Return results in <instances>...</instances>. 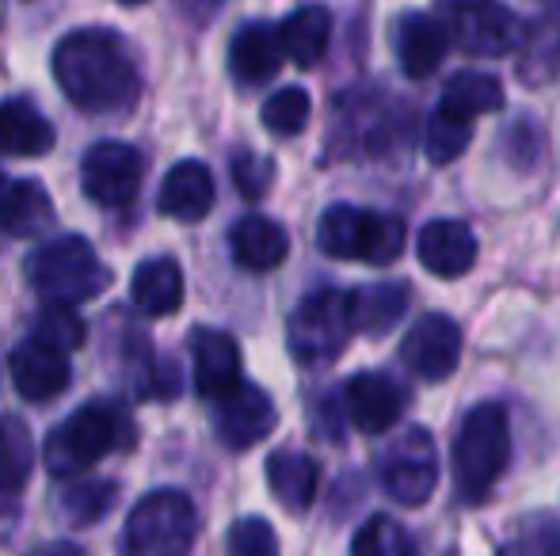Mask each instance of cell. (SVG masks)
<instances>
[{"mask_svg": "<svg viewBox=\"0 0 560 556\" xmlns=\"http://www.w3.org/2000/svg\"><path fill=\"white\" fill-rule=\"evenodd\" d=\"M54 76L69 104L92 115L130 111L138 99V69L118 35L104 27H81L61 38L54 50Z\"/></svg>", "mask_w": 560, "mask_h": 556, "instance_id": "obj_1", "label": "cell"}, {"mask_svg": "<svg viewBox=\"0 0 560 556\" xmlns=\"http://www.w3.org/2000/svg\"><path fill=\"white\" fill-rule=\"evenodd\" d=\"M511 458V427L508 412L495 401L477 404L469 416L462 419V430L454 438V488L465 504H480L492 492V484L500 481V473L508 469Z\"/></svg>", "mask_w": 560, "mask_h": 556, "instance_id": "obj_2", "label": "cell"}, {"mask_svg": "<svg viewBox=\"0 0 560 556\" xmlns=\"http://www.w3.org/2000/svg\"><path fill=\"white\" fill-rule=\"evenodd\" d=\"M317 245L332 260H362L374 268H389L405 252V217L339 202L320 214Z\"/></svg>", "mask_w": 560, "mask_h": 556, "instance_id": "obj_3", "label": "cell"}, {"mask_svg": "<svg viewBox=\"0 0 560 556\" xmlns=\"http://www.w3.org/2000/svg\"><path fill=\"white\" fill-rule=\"evenodd\" d=\"M27 279L50 305H77L104 294L112 271L84 237H58L27 260Z\"/></svg>", "mask_w": 560, "mask_h": 556, "instance_id": "obj_4", "label": "cell"}, {"mask_svg": "<svg viewBox=\"0 0 560 556\" xmlns=\"http://www.w3.org/2000/svg\"><path fill=\"white\" fill-rule=\"evenodd\" d=\"M199 534V511L179 488L138 499L122 530V556H187Z\"/></svg>", "mask_w": 560, "mask_h": 556, "instance_id": "obj_5", "label": "cell"}, {"mask_svg": "<svg viewBox=\"0 0 560 556\" xmlns=\"http://www.w3.org/2000/svg\"><path fill=\"white\" fill-rule=\"evenodd\" d=\"M351 294L343 289H317L310 294L287 324L290 355L302 366H328L351 343Z\"/></svg>", "mask_w": 560, "mask_h": 556, "instance_id": "obj_6", "label": "cell"}, {"mask_svg": "<svg viewBox=\"0 0 560 556\" xmlns=\"http://www.w3.org/2000/svg\"><path fill=\"white\" fill-rule=\"evenodd\" d=\"M118 442V412L107 404H84L66 423L46 435L43 446V465L50 476H81L89 473L96 461H104Z\"/></svg>", "mask_w": 560, "mask_h": 556, "instance_id": "obj_7", "label": "cell"}, {"mask_svg": "<svg viewBox=\"0 0 560 556\" xmlns=\"http://www.w3.org/2000/svg\"><path fill=\"white\" fill-rule=\"evenodd\" d=\"M439 23L446 43L477 58H503L523 43V20L495 0H446Z\"/></svg>", "mask_w": 560, "mask_h": 556, "instance_id": "obj_8", "label": "cell"}, {"mask_svg": "<svg viewBox=\"0 0 560 556\" xmlns=\"http://www.w3.org/2000/svg\"><path fill=\"white\" fill-rule=\"evenodd\" d=\"M141 153L126 141H96L81 161V187L96 206L126 210L141 191Z\"/></svg>", "mask_w": 560, "mask_h": 556, "instance_id": "obj_9", "label": "cell"}, {"mask_svg": "<svg viewBox=\"0 0 560 556\" xmlns=\"http://www.w3.org/2000/svg\"><path fill=\"white\" fill-rule=\"evenodd\" d=\"M382 484L400 507H423L439 484L435 442L423 427H412L393 442L382 461Z\"/></svg>", "mask_w": 560, "mask_h": 556, "instance_id": "obj_10", "label": "cell"}, {"mask_svg": "<svg viewBox=\"0 0 560 556\" xmlns=\"http://www.w3.org/2000/svg\"><path fill=\"white\" fill-rule=\"evenodd\" d=\"M462 358V328L446 312L420 317L400 340V363L420 381H443L457 370Z\"/></svg>", "mask_w": 560, "mask_h": 556, "instance_id": "obj_11", "label": "cell"}, {"mask_svg": "<svg viewBox=\"0 0 560 556\" xmlns=\"http://www.w3.org/2000/svg\"><path fill=\"white\" fill-rule=\"evenodd\" d=\"M275 423H279V412H275L271 397L259 386L241 381V386H233L225 397H218L214 427L229 450H248V446L264 442L275 430Z\"/></svg>", "mask_w": 560, "mask_h": 556, "instance_id": "obj_12", "label": "cell"}, {"mask_svg": "<svg viewBox=\"0 0 560 556\" xmlns=\"http://www.w3.org/2000/svg\"><path fill=\"white\" fill-rule=\"evenodd\" d=\"M8 374H12V386L23 401H54L58 393H66L73 370H69V358L54 347L27 340L20 347H12L8 355Z\"/></svg>", "mask_w": 560, "mask_h": 556, "instance_id": "obj_13", "label": "cell"}, {"mask_svg": "<svg viewBox=\"0 0 560 556\" xmlns=\"http://www.w3.org/2000/svg\"><path fill=\"white\" fill-rule=\"evenodd\" d=\"M347 419L362 430V435H385L405 412V389L385 374H354L343 386Z\"/></svg>", "mask_w": 560, "mask_h": 556, "instance_id": "obj_14", "label": "cell"}, {"mask_svg": "<svg viewBox=\"0 0 560 556\" xmlns=\"http://www.w3.org/2000/svg\"><path fill=\"white\" fill-rule=\"evenodd\" d=\"M416 256L435 279H462L477 263V237L465 222L439 217V222H428L420 229Z\"/></svg>", "mask_w": 560, "mask_h": 556, "instance_id": "obj_15", "label": "cell"}, {"mask_svg": "<svg viewBox=\"0 0 560 556\" xmlns=\"http://www.w3.org/2000/svg\"><path fill=\"white\" fill-rule=\"evenodd\" d=\"M191 366H195V389L210 401L225 397L233 386H241V347L229 332L218 328H199L191 335Z\"/></svg>", "mask_w": 560, "mask_h": 556, "instance_id": "obj_16", "label": "cell"}, {"mask_svg": "<svg viewBox=\"0 0 560 556\" xmlns=\"http://www.w3.org/2000/svg\"><path fill=\"white\" fill-rule=\"evenodd\" d=\"M393 46H397V58L405 76L412 81H423L431 76L446 58V31L439 23V15L428 12H408L397 20V31H393Z\"/></svg>", "mask_w": 560, "mask_h": 556, "instance_id": "obj_17", "label": "cell"}, {"mask_svg": "<svg viewBox=\"0 0 560 556\" xmlns=\"http://www.w3.org/2000/svg\"><path fill=\"white\" fill-rule=\"evenodd\" d=\"M54 222V202L38 179L0 176V229L8 237H43Z\"/></svg>", "mask_w": 560, "mask_h": 556, "instance_id": "obj_18", "label": "cell"}, {"mask_svg": "<svg viewBox=\"0 0 560 556\" xmlns=\"http://www.w3.org/2000/svg\"><path fill=\"white\" fill-rule=\"evenodd\" d=\"M214 206V176L202 161H179L161 184V214L172 222H202Z\"/></svg>", "mask_w": 560, "mask_h": 556, "instance_id": "obj_19", "label": "cell"}, {"mask_svg": "<svg viewBox=\"0 0 560 556\" xmlns=\"http://www.w3.org/2000/svg\"><path fill=\"white\" fill-rule=\"evenodd\" d=\"M229 248H233V260L244 271H275L290 252L287 229L279 222L264 214H248L233 225L229 233Z\"/></svg>", "mask_w": 560, "mask_h": 556, "instance_id": "obj_20", "label": "cell"}, {"mask_svg": "<svg viewBox=\"0 0 560 556\" xmlns=\"http://www.w3.org/2000/svg\"><path fill=\"white\" fill-rule=\"evenodd\" d=\"M267 484H271V496L287 507L290 514H302L317 499L320 469L310 453L298 450H279L267 458Z\"/></svg>", "mask_w": 560, "mask_h": 556, "instance_id": "obj_21", "label": "cell"}, {"mask_svg": "<svg viewBox=\"0 0 560 556\" xmlns=\"http://www.w3.org/2000/svg\"><path fill=\"white\" fill-rule=\"evenodd\" d=\"M282 50L267 23H244L229 43V73L241 84H264L279 73Z\"/></svg>", "mask_w": 560, "mask_h": 556, "instance_id": "obj_22", "label": "cell"}, {"mask_svg": "<svg viewBox=\"0 0 560 556\" xmlns=\"http://www.w3.org/2000/svg\"><path fill=\"white\" fill-rule=\"evenodd\" d=\"M275 38H279L282 58H290L298 69H313L328 50V38H332V15L317 4L298 8V12H290L287 20L279 23Z\"/></svg>", "mask_w": 560, "mask_h": 556, "instance_id": "obj_23", "label": "cell"}, {"mask_svg": "<svg viewBox=\"0 0 560 556\" xmlns=\"http://www.w3.org/2000/svg\"><path fill=\"white\" fill-rule=\"evenodd\" d=\"M130 297L141 312L149 317H168L184 301V271L172 256H156V260L138 263L130 279Z\"/></svg>", "mask_w": 560, "mask_h": 556, "instance_id": "obj_24", "label": "cell"}, {"mask_svg": "<svg viewBox=\"0 0 560 556\" xmlns=\"http://www.w3.org/2000/svg\"><path fill=\"white\" fill-rule=\"evenodd\" d=\"M503 107V84L488 73H472V69H462L446 81V92L439 99L435 111L446 115L454 122H469L480 119V115H492Z\"/></svg>", "mask_w": 560, "mask_h": 556, "instance_id": "obj_25", "label": "cell"}, {"mask_svg": "<svg viewBox=\"0 0 560 556\" xmlns=\"http://www.w3.org/2000/svg\"><path fill=\"white\" fill-rule=\"evenodd\" d=\"M412 289L405 282H374L351 294V328L362 335H385L400 324Z\"/></svg>", "mask_w": 560, "mask_h": 556, "instance_id": "obj_26", "label": "cell"}, {"mask_svg": "<svg viewBox=\"0 0 560 556\" xmlns=\"http://www.w3.org/2000/svg\"><path fill=\"white\" fill-rule=\"evenodd\" d=\"M54 149V127L27 104L4 99L0 104V153L4 156H43Z\"/></svg>", "mask_w": 560, "mask_h": 556, "instance_id": "obj_27", "label": "cell"}, {"mask_svg": "<svg viewBox=\"0 0 560 556\" xmlns=\"http://www.w3.org/2000/svg\"><path fill=\"white\" fill-rule=\"evenodd\" d=\"M35 469V438L20 416H0V496H15Z\"/></svg>", "mask_w": 560, "mask_h": 556, "instance_id": "obj_28", "label": "cell"}, {"mask_svg": "<svg viewBox=\"0 0 560 556\" xmlns=\"http://www.w3.org/2000/svg\"><path fill=\"white\" fill-rule=\"evenodd\" d=\"M351 556H416L408 530L389 514H374L359 527L351 542Z\"/></svg>", "mask_w": 560, "mask_h": 556, "instance_id": "obj_29", "label": "cell"}, {"mask_svg": "<svg viewBox=\"0 0 560 556\" xmlns=\"http://www.w3.org/2000/svg\"><path fill=\"white\" fill-rule=\"evenodd\" d=\"M313 115V99L305 88H279L275 96H267L264 111H259V119H264L267 134L275 138H294L305 130V122H310Z\"/></svg>", "mask_w": 560, "mask_h": 556, "instance_id": "obj_30", "label": "cell"}, {"mask_svg": "<svg viewBox=\"0 0 560 556\" xmlns=\"http://www.w3.org/2000/svg\"><path fill=\"white\" fill-rule=\"evenodd\" d=\"M115 507V484L112 481H81L66 488L61 496V511L69 514L73 527H92Z\"/></svg>", "mask_w": 560, "mask_h": 556, "instance_id": "obj_31", "label": "cell"}, {"mask_svg": "<svg viewBox=\"0 0 560 556\" xmlns=\"http://www.w3.org/2000/svg\"><path fill=\"white\" fill-rule=\"evenodd\" d=\"M35 343L54 351H77L84 343V320L73 312V305H46L35 320Z\"/></svg>", "mask_w": 560, "mask_h": 556, "instance_id": "obj_32", "label": "cell"}, {"mask_svg": "<svg viewBox=\"0 0 560 556\" xmlns=\"http://www.w3.org/2000/svg\"><path fill=\"white\" fill-rule=\"evenodd\" d=\"M472 141V127L469 122H454L446 115L431 111L428 130H423V153H428L431 164H450L469 149Z\"/></svg>", "mask_w": 560, "mask_h": 556, "instance_id": "obj_33", "label": "cell"}, {"mask_svg": "<svg viewBox=\"0 0 560 556\" xmlns=\"http://www.w3.org/2000/svg\"><path fill=\"white\" fill-rule=\"evenodd\" d=\"M229 556H279V537H275L267 519H236L229 527Z\"/></svg>", "mask_w": 560, "mask_h": 556, "instance_id": "obj_34", "label": "cell"}, {"mask_svg": "<svg viewBox=\"0 0 560 556\" xmlns=\"http://www.w3.org/2000/svg\"><path fill=\"white\" fill-rule=\"evenodd\" d=\"M271 176H275V164L259 153H236L233 156V179H236V191L244 199H259V194L271 187Z\"/></svg>", "mask_w": 560, "mask_h": 556, "instance_id": "obj_35", "label": "cell"}, {"mask_svg": "<svg viewBox=\"0 0 560 556\" xmlns=\"http://www.w3.org/2000/svg\"><path fill=\"white\" fill-rule=\"evenodd\" d=\"M518 545H523L526 556H560V522L541 519L538 527L518 537Z\"/></svg>", "mask_w": 560, "mask_h": 556, "instance_id": "obj_36", "label": "cell"}, {"mask_svg": "<svg viewBox=\"0 0 560 556\" xmlns=\"http://www.w3.org/2000/svg\"><path fill=\"white\" fill-rule=\"evenodd\" d=\"M179 8H184L195 23H202V20H210L218 8H222V0H179Z\"/></svg>", "mask_w": 560, "mask_h": 556, "instance_id": "obj_37", "label": "cell"}, {"mask_svg": "<svg viewBox=\"0 0 560 556\" xmlns=\"http://www.w3.org/2000/svg\"><path fill=\"white\" fill-rule=\"evenodd\" d=\"M35 556H84L77 545H66V542H58V545H46L43 553H35Z\"/></svg>", "mask_w": 560, "mask_h": 556, "instance_id": "obj_38", "label": "cell"}, {"mask_svg": "<svg viewBox=\"0 0 560 556\" xmlns=\"http://www.w3.org/2000/svg\"><path fill=\"white\" fill-rule=\"evenodd\" d=\"M503 556H526V553H523V545L515 542V545H508V549H503Z\"/></svg>", "mask_w": 560, "mask_h": 556, "instance_id": "obj_39", "label": "cell"}, {"mask_svg": "<svg viewBox=\"0 0 560 556\" xmlns=\"http://www.w3.org/2000/svg\"><path fill=\"white\" fill-rule=\"evenodd\" d=\"M122 4H145V0H122Z\"/></svg>", "mask_w": 560, "mask_h": 556, "instance_id": "obj_40", "label": "cell"}]
</instances>
